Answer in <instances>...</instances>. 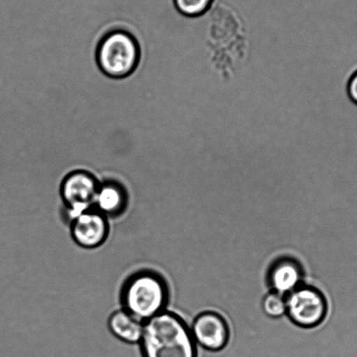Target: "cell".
<instances>
[{
    "mask_svg": "<svg viewBox=\"0 0 357 357\" xmlns=\"http://www.w3.org/2000/svg\"><path fill=\"white\" fill-rule=\"evenodd\" d=\"M207 46L211 63L225 79H230L248 53L247 27L240 13L225 2L211 10Z\"/></svg>",
    "mask_w": 357,
    "mask_h": 357,
    "instance_id": "obj_1",
    "label": "cell"
},
{
    "mask_svg": "<svg viewBox=\"0 0 357 357\" xmlns=\"http://www.w3.org/2000/svg\"><path fill=\"white\" fill-rule=\"evenodd\" d=\"M96 59L100 70L107 77L127 78L140 63V44L129 30L112 26L97 44Z\"/></svg>",
    "mask_w": 357,
    "mask_h": 357,
    "instance_id": "obj_4",
    "label": "cell"
},
{
    "mask_svg": "<svg viewBox=\"0 0 357 357\" xmlns=\"http://www.w3.org/2000/svg\"><path fill=\"white\" fill-rule=\"evenodd\" d=\"M190 332L196 344L211 352L221 351L229 341L227 322L214 311H206L197 315Z\"/></svg>",
    "mask_w": 357,
    "mask_h": 357,
    "instance_id": "obj_8",
    "label": "cell"
},
{
    "mask_svg": "<svg viewBox=\"0 0 357 357\" xmlns=\"http://www.w3.org/2000/svg\"><path fill=\"white\" fill-rule=\"evenodd\" d=\"M285 297L287 317L298 327L313 328L324 321L327 300L317 287L301 285Z\"/></svg>",
    "mask_w": 357,
    "mask_h": 357,
    "instance_id": "obj_6",
    "label": "cell"
},
{
    "mask_svg": "<svg viewBox=\"0 0 357 357\" xmlns=\"http://www.w3.org/2000/svg\"><path fill=\"white\" fill-rule=\"evenodd\" d=\"M262 310L268 317L280 318L287 314L286 297L282 294L271 292L262 301Z\"/></svg>",
    "mask_w": 357,
    "mask_h": 357,
    "instance_id": "obj_13",
    "label": "cell"
},
{
    "mask_svg": "<svg viewBox=\"0 0 357 357\" xmlns=\"http://www.w3.org/2000/svg\"><path fill=\"white\" fill-rule=\"evenodd\" d=\"M100 182L86 169H73L64 175L59 185V195L62 203L61 218L66 225L93 207Z\"/></svg>",
    "mask_w": 357,
    "mask_h": 357,
    "instance_id": "obj_5",
    "label": "cell"
},
{
    "mask_svg": "<svg viewBox=\"0 0 357 357\" xmlns=\"http://www.w3.org/2000/svg\"><path fill=\"white\" fill-rule=\"evenodd\" d=\"M303 269L299 261L290 257L276 259L269 268L268 280L273 292L287 296L303 285Z\"/></svg>",
    "mask_w": 357,
    "mask_h": 357,
    "instance_id": "obj_10",
    "label": "cell"
},
{
    "mask_svg": "<svg viewBox=\"0 0 357 357\" xmlns=\"http://www.w3.org/2000/svg\"><path fill=\"white\" fill-rule=\"evenodd\" d=\"M93 207L110 220L122 217L130 206V192L120 179L100 180Z\"/></svg>",
    "mask_w": 357,
    "mask_h": 357,
    "instance_id": "obj_9",
    "label": "cell"
},
{
    "mask_svg": "<svg viewBox=\"0 0 357 357\" xmlns=\"http://www.w3.org/2000/svg\"><path fill=\"white\" fill-rule=\"evenodd\" d=\"M142 357H197V344L182 317L165 310L145 321L140 340Z\"/></svg>",
    "mask_w": 357,
    "mask_h": 357,
    "instance_id": "obj_2",
    "label": "cell"
},
{
    "mask_svg": "<svg viewBox=\"0 0 357 357\" xmlns=\"http://www.w3.org/2000/svg\"><path fill=\"white\" fill-rule=\"evenodd\" d=\"M347 93L353 103L357 105V70L349 78L347 85Z\"/></svg>",
    "mask_w": 357,
    "mask_h": 357,
    "instance_id": "obj_14",
    "label": "cell"
},
{
    "mask_svg": "<svg viewBox=\"0 0 357 357\" xmlns=\"http://www.w3.org/2000/svg\"><path fill=\"white\" fill-rule=\"evenodd\" d=\"M176 11L188 19L200 18L211 12L217 0H172Z\"/></svg>",
    "mask_w": 357,
    "mask_h": 357,
    "instance_id": "obj_12",
    "label": "cell"
},
{
    "mask_svg": "<svg viewBox=\"0 0 357 357\" xmlns=\"http://www.w3.org/2000/svg\"><path fill=\"white\" fill-rule=\"evenodd\" d=\"M144 324L123 308L114 311L107 319V328L114 337L130 345L140 342Z\"/></svg>",
    "mask_w": 357,
    "mask_h": 357,
    "instance_id": "obj_11",
    "label": "cell"
},
{
    "mask_svg": "<svg viewBox=\"0 0 357 357\" xmlns=\"http://www.w3.org/2000/svg\"><path fill=\"white\" fill-rule=\"evenodd\" d=\"M119 298L123 310L145 322L166 310L169 285L165 277L155 270L139 269L124 280Z\"/></svg>",
    "mask_w": 357,
    "mask_h": 357,
    "instance_id": "obj_3",
    "label": "cell"
},
{
    "mask_svg": "<svg viewBox=\"0 0 357 357\" xmlns=\"http://www.w3.org/2000/svg\"><path fill=\"white\" fill-rule=\"evenodd\" d=\"M68 227L73 241L86 250L102 247L110 234L109 218L95 207L79 214L68 224Z\"/></svg>",
    "mask_w": 357,
    "mask_h": 357,
    "instance_id": "obj_7",
    "label": "cell"
}]
</instances>
